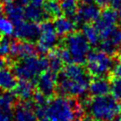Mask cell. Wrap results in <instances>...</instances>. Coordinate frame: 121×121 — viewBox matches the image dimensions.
<instances>
[{"label": "cell", "mask_w": 121, "mask_h": 121, "mask_svg": "<svg viewBox=\"0 0 121 121\" xmlns=\"http://www.w3.org/2000/svg\"><path fill=\"white\" fill-rule=\"evenodd\" d=\"M90 82V74L82 65L71 63L63 66L57 75V91L59 95L78 97L88 90Z\"/></svg>", "instance_id": "1"}, {"label": "cell", "mask_w": 121, "mask_h": 121, "mask_svg": "<svg viewBox=\"0 0 121 121\" xmlns=\"http://www.w3.org/2000/svg\"><path fill=\"white\" fill-rule=\"evenodd\" d=\"M81 106L95 121H115L121 113L119 101L108 95L87 98Z\"/></svg>", "instance_id": "2"}, {"label": "cell", "mask_w": 121, "mask_h": 121, "mask_svg": "<svg viewBox=\"0 0 121 121\" xmlns=\"http://www.w3.org/2000/svg\"><path fill=\"white\" fill-rule=\"evenodd\" d=\"M84 109L72 97L58 95L50 99L46 118L50 121H73L81 118Z\"/></svg>", "instance_id": "3"}, {"label": "cell", "mask_w": 121, "mask_h": 121, "mask_svg": "<svg viewBox=\"0 0 121 121\" xmlns=\"http://www.w3.org/2000/svg\"><path fill=\"white\" fill-rule=\"evenodd\" d=\"M50 67L48 58L44 57L31 56L25 58H20V60L13 64V73L20 80L32 81L38 77L43 72Z\"/></svg>", "instance_id": "4"}, {"label": "cell", "mask_w": 121, "mask_h": 121, "mask_svg": "<svg viewBox=\"0 0 121 121\" xmlns=\"http://www.w3.org/2000/svg\"><path fill=\"white\" fill-rule=\"evenodd\" d=\"M64 46L70 52L73 63L79 65L86 63L87 54L90 51V44L81 32H72L65 35Z\"/></svg>", "instance_id": "5"}, {"label": "cell", "mask_w": 121, "mask_h": 121, "mask_svg": "<svg viewBox=\"0 0 121 121\" xmlns=\"http://www.w3.org/2000/svg\"><path fill=\"white\" fill-rule=\"evenodd\" d=\"M114 59L111 55L105 53L103 51H90L87 56V71L90 76L94 78L104 77L109 73H111L113 67Z\"/></svg>", "instance_id": "6"}, {"label": "cell", "mask_w": 121, "mask_h": 121, "mask_svg": "<svg viewBox=\"0 0 121 121\" xmlns=\"http://www.w3.org/2000/svg\"><path fill=\"white\" fill-rule=\"evenodd\" d=\"M57 32L53 22L45 20L40 25V35L37 40V51L41 53H48L53 50L57 42Z\"/></svg>", "instance_id": "7"}, {"label": "cell", "mask_w": 121, "mask_h": 121, "mask_svg": "<svg viewBox=\"0 0 121 121\" xmlns=\"http://www.w3.org/2000/svg\"><path fill=\"white\" fill-rule=\"evenodd\" d=\"M119 16V13L113 8H104L94 25L100 34L101 40L106 39L116 28Z\"/></svg>", "instance_id": "8"}, {"label": "cell", "mask_w": 121, "mask_h": 121, "mask_svg": "<svg viewBox=\"0 0 121 121\" xmlns=\"http://www.w3.org/2000/svg\"><path fill=\"white\" fill-rule=\"evenodd\" d=\"M57 75L58 74L57 73L51 71V69L43 72L35 81L37 91L43 93L50 99L53 97L55 93L57 92Z\"/></svg>", "instance_id": "9"}, {"label": "cell", "mask_w": 121, "mask_h": 121, "mask_svg": "<svg viewBox=\"0 0 121 121\" xmlns=\"http://www.w3.org/2000/svg\"><path fill=\"white\" fill-rule=\"evenodd\" d=\"M13 35L20 41H27L33 43L39 38L40 26L36 22L22 20L21 22L14 26Z\"/></svg>", "instance_id": "10"}, {"label": "cell", "mask_w": 121, "mask_h": 121, "mask_svg": "<svg viewBox=\"0 0 121 121\" xmlns=\"http://www.w3.org/2000/svg\"><path fill=\"white\" fill-rule=\"evenodd\" d=\"M101 14L99 6L92 3H82L79 5L77 14L73 19L75 24L90 23L97 20Z\"/></svg>", "instance_id": "11"}, {"label": "cell", "mask_w": 121, "mask_h": 121, "mask_svg": "<svg viewBox=\"0 0 121 121\" xmlns=\"http://www.w3.org/2000/svg\"><path fill=\"white\" fill-rule=\"evenodd\" d=\"M36 118L33 100L21 101L14 106L13 121H35Z\"/></svg>", "instance_id": "12"}, {"label": "cell", "mask_w": 121, "mask_h": 121, "mask_svg": "<svg viewBox=\"0 0 121 121\" xmlns=\"http://www.w3.org/2000/svg\"><path fill=\"white\" fill-rule=\"evenodd\" d=\"M37 51V48L32 42L12 41L11 43L10 54L13 57H18L20 59L31 56H35Z\"/></svg>", "instance_id": "13"}, {"label": "cell", "mask_w": 121, "mask_h": 121, "mask_svg": "<svg viewBox=\"0 0 121 121\" xmlns=\"http://www.w3.org/2000/svg\"><path fill=\"white\" fill-rule=\"evenodd\" d=\"M101 51L111 56H116L121 52V30L115 28L111 34L106 38L102 40L100 44Z\"/></svg>", "instance_id": "14"}, {"label": "cell", "mask_w": 121, "mask_h": 121, "mask_svg": "<svg viewBox=\"0 0 121 121\" xmlns=\"http://www.w3.org/2000/svg\"><path fill=\"white\" fill-rule=\"evenodd\" d=\"M3 12L5 13L6 17L13 23L17 25L25 19L24 8L13 0H8L3 2Z\"/></svg>", "instance_id": "15"}, {"label": "cell", "mask_w": 121, "mask_h": 121, "mask_svg": "<svg viewBox=\"0 0 121 121\" xmlns=\"http://www.w3.org/2000/svg\"><path fill=\"white\" fill-rule=\"evenodd\" d=\"M13 94L21 101L29 100L35 94V84L31 81L20 80L13 89Z\"/></svg>", "instance_id": "16"}, {"label": "cell", "mask_w": 121, "mask_h": 121, "mask_svg": "<svg viewBox=\"0 0 121 121\" xmlns=\"http://www.w3.org/2000/svg\"><path fill=\"white\" fill-rule=\"evenodd\" d=\"M89 93L92 96L106 95L111 92V81L105 78H95L89 85Z\"/></svg>", "instance_id": "17"}, {"label": "cell", "mask_w": 121, "mask_h": 121, "mask_svg": "<svg viewBox=\"0 0 121 121\" xmlns=\"http://www.w3.org/2000/svg\"><path fill=\"white\" fill-rule=\"evenodd\" d=\"M53 25L55 30L59 36H65L68 34L75 30L76 24L73 20H72L70 18L65 16H59L55 18L53 21Z\"/></svg>", "instance_id": "18"}, {"label": "cell", "mask_w": 121, "mask_h": 121, "mask_svg": "<svg viewBox=\"0 0 121 121\" xmlns=\"http://www.w3.org/2000/svg\"><path fill=\"white\" fill-rule=\"evenodd\" d=\"M24 15L25 19L33 22H43V20L48 19V15L44 12L43 8L40 5L28 4L26 8H24Z\"/></svg>", "instance_id": "19"}, {"label": "cell", "mask_w": 121, "mask_h": 121, "mask_svg": "<svg viewBox=\"0 0 121 121\" xmlns=\"http://www.w3.org/2000/svg\"><path fill=\"white\" fill-rule=\"evenodd\" d=\"M17 77L9 69L0 68V89L3 91H13L17 85Z\"/></svg>", "instance_id": "20"}, {"label": "cell", "mask_w": 121, "mask_h": 121, "mask_svg": "<svg viewBox=\"0 0 121 121\" xmlns=\"http://www.w3.org/2000/svg\"><path fill=\"white\" fill-rule=\"evenodd\" d=\"M81 33L84 35L87 42L92 46H96L99 43V41L101 40L98 30L95 28L94 25H91L89 23H85L82 25Z\"/></svg>", "instance_id": "21"}, {"label": "cell", "mask_w": 121, "mask_h": 121, "mask_svg": "<svg viewBox=\"0 0 121 121\" xmlns=\"http://www.w3.org/2000/svg\"><path fill=\"white\" fill-rule=\"evenodd\" d=\"M79 1L80 0H61L60 6L62 13L65 17L73 19L79 9Z\"/></svg>", "instance_id": "22"}, {"label": "cell", "mask_w": 121, "mask_h": 121, "mask_svg": "<svg viewBox=\"0 0 121 121\" xmlns=\"http://www.w3.org/2000/svg\"><path fill=\"white\" fill-rule=\"evenodd\" d=\"M43 8L48 17L55 19L61 16L62 14L60 2L58 0H45L43 4Z\"/></svg>", "instance_id": "23"}, {"label": "cell", "mask_w": 121, "mask_h": 121, "mask_svg": "<svg viewBox=\"0 0 121 121\" xmlns=\"http://www.w3.org/2000/svg\"><path fill=\"white\" fill-rule=\"evenodd\" d=\"M48 60L50 64V69L55 73H59L60 70L63 68V61L61 60L60 57L58 55L57 50L54 48L50 52H48Z\"/></svg>", "instance_id": "24"}, {"label": "cell", "mask_w": 121, "mask_h": 121, "mask_svg": "<svg viewBox=\"0 0 121 121\" xmlns=\"http://www.w3.org/2000/svg\"><path fill=\"white\" fill-rule=\"evenodd\" d=\"M14 94L10 93V91H4L0 93V109L4 111H13L14 108Z\"/></svg>", "instance_id": "25"}, {"label": "cell", "mask_w": 121, "mask_h": 121, "mask_svg": "<svg viewBox=\"0 0 121 121\" xmlns=\"http://www.w3.org/2000/svg\"><path fill=\"white\" fill-rule=\"evenodd\" d=\"M14 25L7 17L0 14V35L9 36L13 35Z\"/></svg>", "instance_id": "26"}, {"label": "cell", "mask_w": 121, "mask_h": 121, "mask_svg": "<svg viewBox=\"0 0 121 121\" xmlns=\"http://www.w3.org/2000/svg\"><path fill=\"white\" fill-rule=\"evenodd\" d=\"M111 95L115 99H117L119 102L121 101V79H111Z\"/></svg>", "instance_id": "27"}, {"label": "cell", "mask_w": 121, "mask_h": 121, "mask_svg": "<svg viewBox=\"0 0 121 121\" xmlns=\"http://www.w3.org/2000/svg\"><path fill=\"white\" fill-rule=\"evenodd\" d=\"M12 41L8 38V36L0 37V55L2 56H6L10 54V47Z\"/></svg>", "instance_id": "28"}, {"label": "cell", "mask_w": 121, "mask_h": 121, "mask_svg": "<svg viewBox=\"0 0 121 121\" xmlns=\"http://www.w3.org/2000/svg\"><path fill=\"white\" fill-rule=\"evenodd\" d=\"M57 52H58V55L60 57L61 60L63 61L64 64H71L73 63V60H72V56H71L70 52L68 51L66 48L65 46H62L60 48H57Z\"/></svg>", "instance_id": "29"}, {"label": "cell", "mask_w": 121, "mask_h": 121, "mask_svg": "<svg viewBox=\"0 0 121 121\" xmlns=\"http://www.w3.org/2000/svg\"><path fill=\"white\" fill-rule=\"evenodd\" d=\"M112 78L121 79V57L118 63L114 65V67H112V71L111 72V79Z\"/></svg>", "instance_id": "30"}, {"label": "cell", "mask_w": 121, "mask_h": 121, "mask_svg": "<svg viewBox=\"0 0 121 121\" xmlns=\"http://www.w3.org/2000/svg\"><path fill=\"white\" fill-rule=\"evenodd\" d=\"M13 118V111H4L0 109V121H12Z\"/></svg>", "instance_id": "31"}, {"label": "cell", "mask_w": 121, "mask_h": 121, "mask_svg": "<svg viewBox=\"0 0 121 121\" xmlns=\"http://www.w3.org/2000/svg\"><path fill=\"white\" fill-rule=\"evenodd\" d=\"M111 8L117 10L121 15V0H111Z\"/></svg>", "instance_id": "32"}, {"label": "cell", "mask_w": 121, "mask_h": 121, "mask_svg": "<svg viewBox=\"0 0 121 121\" xmlns=\"http://www.w3.org/2000/svg\"><path fill=\"white\" fill-rule=\"evenodd\" d=\"M95 4H97L99 7H103V8H106V7L111 4V0H94Z\"/></svg>", "instance_id": "33"}, {"label": "cell", "mask_w": 121, "mask_h": 121, "mask_svg": "<svg viewBox=\"0 0 121 121\" xmlns=\"http://www.w3.org/2000/svg\"><path fill=\"white\" fill-rule=\"evenodd\" d=\"M13 1L16 2L17 4H20V5H26V4H30L32 0H13Z\"/></svg>", "instance_id": "34"}, {"label": "cell", "mask_w": 121, "mask_h": 121, "mask_svg": "<svg viewBox=\"0 0 121 121\" xmlns=\"http://www.w3.org/2000/svg\"><path fill=\"white\" fill-rule=\"evenodd\" d=\"M73 121H95L93 118H84V117H81V118H77L75 120Z\"/></svg>", "instance_id": "35"}, {"label": "cell", "mask_w": 121, "mask_h": 121, "mask_svg": "<svg viewBox=\"0 0 121 121\" xmlns=\"http://www.w3.org/2000/svg\"><path fill=\"white\" fill-rule=\"evenodd\" d=\"M7 64V60L6 59H4L3 57H1V55H0V68H2L4 66V65Z\"/></svg>", "instance_id": "36"}, {"label": "cell", "mask_w": 121, "mask_h": 121, "mask_svg": "<svg viewBox=\"0 0 121 121\" xmlns=\"http://www.w3.org/2000/svg\"><path fill=\"white\" fill-rule=\"evenodd\" d=\"M82 1V3H92V1H94V0H81Z\"/></svg>", "instance_id": "37"}, {"label": "cell", "mask_w": 121, "mask_h": 121, "mask_svg": "<svg viewBox=\"0 0 121 121\" xmlns=\"http://www.w3.org/2000/svg\"><path fill=\"white\" fill-rule=\"evenodd\" d=\"M2 12H3V5L0 4V13H1Z\"/></svg>", "instance_id": "38"}, {"label": "cell", "mask_w": 121, "mask_h": 121, "mask_svg": "<svg viewBox=\"0 0 121 121\" xmlns=\"http://www.w3.org/2000/svg\"><path fill=\"white\" fill-rule=\"evenodd\" d=\"M39 121H50V120H49L48 118H41Z\"/></svg>", "instance_id": "39"}, {"label": "cell", "mask_w": 121, "mask_h": 121, "mask_svg": "<svg viewBox=\"0 0 121 121\" xmlns=\"http://www.w3.org/2000/svg\"><path fill=\"white\" fill-rule=\"evenodd\" d=\"M119 29H120V30H121V26H120V28H119Z\"/></svg>", "instance_id": "40"}]
</instances>
